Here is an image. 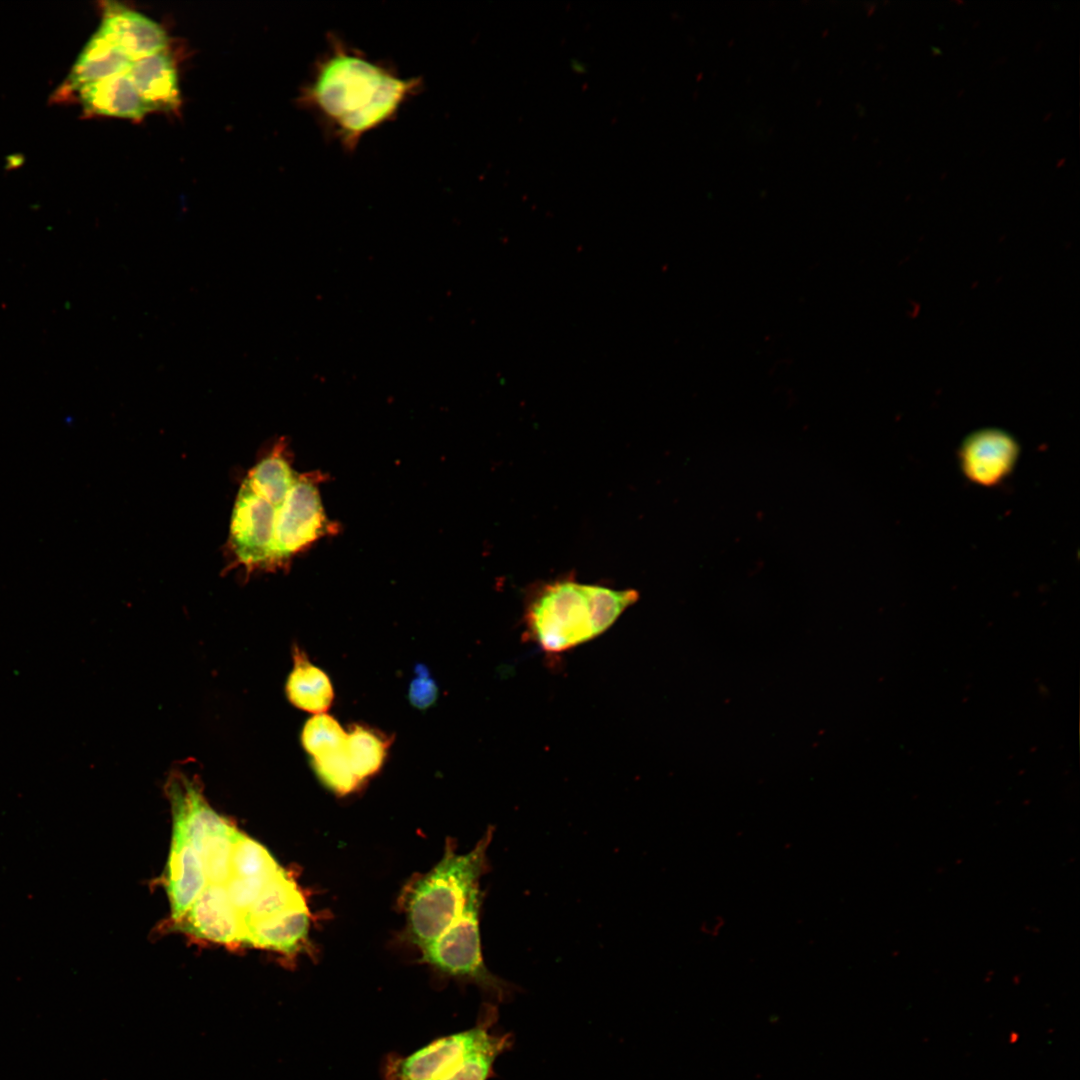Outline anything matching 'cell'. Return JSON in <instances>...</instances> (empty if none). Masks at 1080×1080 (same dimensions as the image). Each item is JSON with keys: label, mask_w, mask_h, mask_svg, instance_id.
Segmentation results:
<instances>
[{"label": "cell", "mask_w": 1080, "mask_h": 1080, "mask_svg": "<svg viewBox=\"0 0 1080 1080\" xmlns=\"http://www.w3.org/2000/svg\"><path fill=\"white\" fill-rule=\"evenodd\" d=\"M639 598L565 577L536 585L527 596L524 624L529 640L545 653L561 654L607 631Z\"/></svg>", "instance_id": "obj_1"}, {"label": "cell", "mask_w": 1080, "mask_h": 1080, "mask_svg": "<svg viewBox=\"0 0 1080 1080\" xmlns=\"http://www.w3.org/2000/svg\"><path fill=\"white\" fill-rule=\"evenodd\" d=\"M417 84L338 49L321 64L310 96L352 147L362 134L390 119Z\"/></svg>", "instance_id": "obj_2"}, {"label": "cell", "mask_w": 1080, "mask_h": 1080, "mask_svg": "<svg viewBox=\"0 0 1080 1080\" xmlns=\"http://www.w3.org/2000/svg\"><path fill=\"white\" fill-rule=\"evenodd\" d=\"M492 836L493 827H489L466 854H458L454 841L448 839L441 860L427 873L415 875L403 888L400 905L406 914L408 935L420 949L455 923L480 890Z\"/></svg>", "instance_id": "obj_3"}, {"label": "cell", "mask_w": 1080, "mask_h": 1080, "mask_svg": "<svg viewBox=\"0 0 1080 1080\" xmlns=\"http://www.w3.org/2000/svg\"><path fill=\"white\" fill-rule=\"evenodd\" d=\"M481 890L470 899L460 918L442 935L421 950V962L440 975L476 985L497 1004L510 1001L518 991L514 984L486 967L481 950L479 914Z\"/></svg>", "instance_id": "obj_4"}, {"label": "cell", "mask_w": 1080, "mask_h": 1080, "mask_svg": "<svg viewBox=\"0 0 1080 1080\" xmlns=\"http://www.w3.org/2000/svg\"><path fill=\"white\" fill-rule=\"evenodd\" d=\"M498 1019L497 1005H482L474 1027L433 1040L407 1056L389 1054L382 1065L384 1080H441L490 1035Z\"/></svg>", "instance_id": "obj_5"}, {"label": "cell", "mask_w": 1080, "mask_h": 1080, "mask_svg": "<svg viewBox=\"0 0 1080 1080\" xmlns=\"http://www.w3.org/2000/svg\"><path fill=\"white\" fill-rule=\"evenodd\" d=\"M313 474H299L283 502L276 507L274 553L276 568L302 552L332 527L325 515Z\"/></svg>", "instance_id": "obj_6"}, {"label": "cell", "mask_w": 1080, "mask_h": 1080, "mask_svg": "<svg viewBox=\"0 0 1080 1080\" xmlns=\"http://www.w3.org/2000/svg\"><path fill=\"white\" fill-rule=\"evenodd\" d=\"M276 507L241 483L232 509L228 546L234 564L245 568L247 573L276 569Z\"/></svg>", "instance_id": "obj_7"}, {"label": "cell", "mask_w": 1080, "mask_h": 1080, "mask_svg": "<svg viewBox=\"0 0 1080 1080\" xmlns=\"http://www.w3.org/2000/svg\"><path fill=\"white\" fill-rule=\"evenodd\" d=\"M1019 456V445L1008 432L999 428H984L967 436L958 458L965 477L980 486L993 487L1013 471Z\"/></svg>", "instance_id": "obj_8"}, {"label": "cell", "mask_w": 1080, "mask_h": 1080, "mask_svg": "<svg viewBox=\"0 0 1080 1080\" xmlns=\"http://www.w3.org/2000/svg\"><path fill=\"white\" fill-rule=\"evenodd\" d=\"M175 926L192 936L218 944H242L240 920L225 884L206 885Z\"/></svg>", "instance_id": "obj_9"}, {"label": "cell", "mask_w": 1080, "mask_h": 1080, "mask_svg": "<svg viewBox=\"0 0 1080 1080\" xmlns=\"http://www.w3.org/2000/svg\"><path fill=\"white\" fill-rule=\"evenodd\" d=\"M96 32L132 61L164 51L167 45V35L158 23L116 2L105 3Z\"/></svg>", "instance_id": "obj_10"}, {"label": "cell", "mask_w": 1080, "mask_h": 1080, "mask_svg": "<svg viewBox=\"0 0 1080 1080\" xmlns=\"http://www.w3.org/2000/svg\"><path fill=\"white\" fill-rule=\"evenodd\" d=\"M127 73L149 112L171 111L179 105L177 72L164 51L133 60Z\"/></svg>", "instance_id": "obj_11"}, {"label": "cell", "mask_w": 1080, "mask_h": 1080, "mask_svg": "<svg viewBox=\"0 0 1080 1080\" xmlns=\"http://www.w3.org/2000/svg\"><path fill=\"white\" fill-rule=\"evenodd\" d=\"M79 97L88 112L98 115L140 120L149 112L127 72L81 88Z\"/></svg>", "instance_id": "obj_12"}, {"label": "cell", "mask_w": 1080, "mask_h": 1080, "mask_svg": "<svg viewBox=\"0 0 1080 1080\" xmlns=\"http://www.w3.org/2000/svg\"><path fill=\"white\" fill-rule=\"evenodd\" d=\"M293 669L285 691L289 702L306 712L325 713L334 699L332 683L328 675L312 664L298 645L292 648Z\"/></svg>", "instance_id": "obj_13"}, {"label": "cell", "mask_w": 1080, "mask_h": 1080, "mask_svg": "<svg viewBox=\"0 0 1080 1080\" xmlns=\"http://www.w3.org/2000/svg\"><path fill=\"white\" fill-rule=\"evenodd\" d=\"M132 60L97 32L81 51L68 77L71 90L102 81L128 71Z\"/></svg>", "instance_id": "obj_14"}, {"label": "cell", "mask_w": 1080, "mask_h": 1080, "mask_svg": "<svg viewBox=\"0 0 1080 1080\" xmlns=\"http://www.w3.org/2000/svg\"><path fill=\"white\" fill-rule=\"evenodd\" d=\"M299 474L292 468L283 439L247 472L242 482L274 506H279Z\"/></svg>", "instance_id": "obj_15"}, {"label": "cell", "mask_w": 1080, "mask_h": 1080, "mask_svg": "<svg viewBox=\"0 0 1080 1080\" xmlns=\"http://www.w3.org/2000/svg\"><path fill=\"white\" fill-rule=\"evenodd\" d=\"M392 737L376 728L353 724L347 732L344 752L358 780L363 783L383 766Z\"/></svg>", "instance_id": "obj_16"}, {"label": "cell", "mask_w": 1080, "mask_h": 1080, "mask_svg": "<svg viewBox=\"0 0 1080 1080\" xmlns=\"http://www.w3.org/2000/svg\"><path fill=\"white\" fill-rule=\"evenodd\" d=\"M513 1044L511 1033L490 1035L442 1080H488L495 1076L496 1058Z\"/></svg>", "instance_id": "obj_17"}, {"label": "cell", "mask_w": 1080, "mask_h": 1080, "mask_svg": "<svg viewBox=\"0 0 1080 1080\" xmlns=\"http://www.w3.org/2000/svg\"><path fill=\"white\" fill-rule=\"evenodd\" d=\"M346 737L347 732L334 717L321 713L304 724L301 743L311 759H315L343 749Z\"/></svg>", "instance_id": "obj_18"}, {"label": "cell", "mask_w": 1080, "mask_h": 1080, "mask_svg": "<svg viewBox=\"0 0 1080 1080\" xmlns=\"http://www.w3.org/2000/svg\"><path fill=\"white\" fill-rule=\"evenodd\" d=\"M311 764L321 783L337 795H347L357 790L362 784L352 771L345 755L344 748L331 754L311 759Z\"/></svg>", "instance_id": "obj_19"}, {"label": "cell", "mask_w": 1080, "mask_h": 1080, "mask_svg": "<svg viewBox=\"0 0 1080 1080\" xmlns=\"http://www.w3.org/2000/svg\"><path fill=\"white\" fill-rule=\"evenodd\" d=\"M438 697V687L431 678L426 666L418 664L415 667V677L409 686L408 698L410 703L418 709H427L435 703Z\"/></svg>", "instance_id": "obj_20"}]
</instances>
